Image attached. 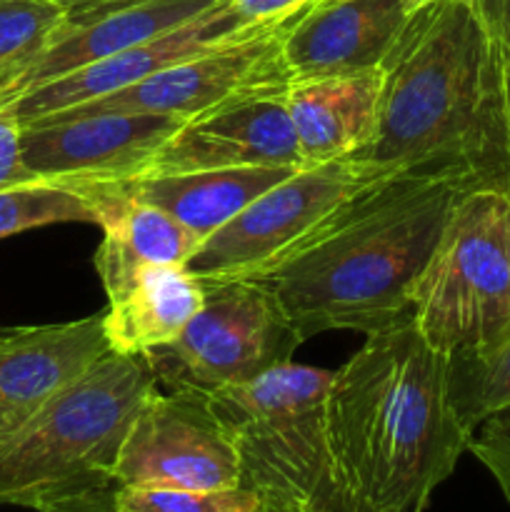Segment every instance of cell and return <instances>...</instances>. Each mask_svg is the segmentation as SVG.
I'll list each match as a JSON object with an SVG mask.
<instances>
[{
    "mask_svg": "<svg viewBox=\"0 0 510 512\" xmlns=\"http://www.w3.org/2000/svg\"><path fill=\"white\" fill-rule=\"evenodd\" d=\"M383 73L378 135L355 158L390 175L505 190L510 128L503 45L470 0L410 13Z\"/></svg>",
    "mask_w": 510,
    "mask_h": 512,
    "instance_id": "6da1fadb",
    "label": "cell"
},
{
    "mask_svg": "<svg viewBox=\"0 0 510 512\" xmlns=\"http://www.w3.org/2000/svg\"><path fill=\"white\" fill-rule=\"evenodd\" d=\"M470 438L450 395V358L413 323L370 333L333 370L328 440L345 512H425Z\"/></svg>",
    "mask_w": 510,
    "mask_h": 512,
    "instance_id": "7a4b0ae2",
    "label": "cell"
},
{
    "mask_svg": "<svg viewBox=\"0 0 510 512\" xmlns=\"http://www.w3.org/2000/svg\"><path fill=\"white\" fill-rule=\"evenodd\" d=\"M468 185L388 175L343 205L303 248L255 278L300 340L410 323V300Z\"/></svg>",
    "mask_w": 510,
    "mask_h": 512,
    "instance_id": "3957f363",
    "label": "cell"
},
{
    "mask_svg": "<svg viewBox=\"0 0 510 512\" xmlns=\"http://www.w3.org/2000/svg\"><path fill=\"white\" fill-rule=\"evenodd\" d=\"M158 385L148 360L110 353L0 440V505L40 512L115 483L125 435Z\"/></svg>",
    "mask_w": 510,
    "mask_h": 512,
    "instance_id": "277c9868",
    "label": "cell"
},
{
    "mask_svg": "<svg viewBox=\"0 0 510 512\" xmlns=\"http://www.w3.org/2000/svg\"><path fill=\"white\" fill-rule=\"evenodd\" d=\"M330 378L290 360L208 393L238 450L240 485L270 512H345L328 440Z\"/></svg>",
    "mask_w": 510,
    "mask_h": 512,
    "instance_id": "5b68a950",
    "label": "cell"
},
{
    "mask_svg": "<svg viewBox=\"0 0 510 512\" xmlns=\"http://www.w3.org/2000/svg\"><path fill=\"white\" fill-rule=\"evenodd\" d=\"M410 323L448 358L478 353L510 333V223L498 188L468 190L418 278Z\"/></svg>",
    "mask_w": 510,
    "mask_h": 512,
    "instance_id": "8992f818",
    "label": "cell"
},
{
    "mask_svg": "<svg viewBox=\"0 0 510 512\" xmlns=\"http://www.w3.org/2000/svg\"><path fill=\"white\" fill-rule=\"evenodd\" d=\"M388 175L355 155L295 170L208 235L188 268L203 283L260 278L303 248L348 200Z\"/></svg>",
    "mask_w": 510,
    "mask_h": 512,
    "instance_id": "52a82bcc",
    "label": "cell"
},
{
    "mask_svg": "<svg viewBox=\"0 0 510 512\" xmlns=\"http://www.w3.org/2000/svg\"><path fill=\"white\" fill-rule=\"evenodd\" d=\"M205 303L175 343L145 355L158 385L200 393L248 383L290 363L303 340L255 280L203 283Z\"/></svg>",
    "mask_w": 510,
    "mask_h": 512,
    "instance_id": "ba28073f",
    "label": "cell"
},
{
    "mask_svg": "<svg viewBox=\"0 0 510 512\" xmlns=\"http://www.w3.org/2000/svg\"><path fill=\"white\" fill-rule=\"evenodd\" d=\"M303 10L250 25L235 38L168 65L143 83L60 113H145L190 120L240 100L285 95L290 73L283 60V38Z\"/></svg>",
    "mask_w": 510,
    "mask_h": 512,
    "instance_id": "9c48e42d",
    "label": "cell"
},
{
    "mask_svg": "<svg viewBox=\"0 0 510 512\" xmlns=\"http://www.w3.org/2000/svg\"><path fill=\"white\" fill-rule=\"evenodd\" d=\"M118 485L243 488L240 458L208 393L155 385L140 405L118 465Z\"/></svg>",
    "mask_w": 510,
    "mask_h": 512,
    "instance_id": "30bf717a",
    "label": "cell"
},
{
    "mask_svg": "<svg viewBox=\"0 0 510 512\" xmlns=\"http://www.w3.org/2000/svg\"><path fill=\"white\" fill-rule=\"evenodd\" d=\"M220 3L225 0H93L75 5L40 48L0 70V108L85 65L180 28Z\"/></svg>",
    "mask_w": 510,
    "mask_h": 512,
    "instance_id": "8fae6325",
    "label": "cell"
},
{
    "mask_svg": "<svg viewBox=\"0 0 510 512\" xmlns=\"http://www.w3.org/2000/svg\"><path fill=\"white\" fill-rule=\"evenodd\" d=\"M185 120L145 113H53L23 125L25 165L60 185L138 178Z\"/></svg>",
    "mask_w": 510,
    "mask_h": 512,
    "instance_id": "7c38bea8",
    "label": "cell"
},
{
    "mask_svg": "<svg viewBox=\"0 0 510 512\" xmlns=\"http://www.w3.org/2000/svg\"><path fill=\"white\" fill-rule=\"evenodd\" d=\"M228 168H303L285 95L240 100L185 120L140 175Z\"/></svg>",
    "mask_w": 510,
    "mask_h": 512,
    "instance_id": "4fadbf2b",
    "label": "cell"
},
{
    "mask_svg": "<svg viewBox=\"0 0 510 512\" xmlns=\"http://www.w3.org/2000/svg\"><path fill=\"white\" fill-rule=\"evenodd\" d=\"M110 355L103 313L0 330V440Z\"/></svg>",
    "mask_w": 510,
    "mask_h": 512,
    "instance_id": "5bb4252c",
    "label": "cell"
},
{
    "mask_svg": "<svg viewBox=\"0 0 510 512\" xmlns=\"http://www.w3.org/2000/svg\"><path fill=\"white\" fill-rule=\"evenodd\" d=\"M408 18L400 0H315L285 30L290 83L383 68Z\"/></svg>",
    "mask_w": 510,
    "mask_h": 512,
    "instance_id": "9a60e30c",
    "label": "cell"
},
{
    "mask_svg": "<svg viewBox=\"0 0 510 512\" xmlns=\"http://www.w3.org/2000/svg\"><path fill=\"white\" fill-rule=\"evenodd\" d=\"M248 28L250 25L243 23L225 0L218 8L208 10V13L180 25V28L155 35L145 43L130 45V48L98 60L93 65H85V68L75 70L65 78L53 80V83L23 95L8 108H13L18 113L20 123L25 125L30 120L43 118V115L70 110L75 105L90 103V100L105 98V95L130 88V85L143 83L145 78L160 73L168 65L180 63V60L203 53L208 48H215V45L235 38V35Z\"/></svg>",
    "mask_w": 510,
    "mask_h": 512,
    "instance_id": "2e32d148",
    "label": "cell"
},
{
    "mask_svg": "<svg viewBox=\"0 0 510 512\" xmlns=\"http://www.w3.org/2000/svg\"><path fill=\"white\" fill-rule=\"evenodd\" d=\"M383 88V68L290 83L285 105L303 168L363 153L378 135Z\"/></svg>",
    "mask_w": 510,
    "mask_h": 512,
    "instance_id": "e0dca14e",
    "label": "cell"
},
{
    "mask_svg": "<svg viewBox=\"0 0 510 512\" xmlns=\"http://www.w3.org/2000/svg\"><path fill=\"white\" fill-rule=\"evenodd\" d=\"M90 200L103 230L93 265L105 295H113L145 265H188L203 240L155 205L130 198L110 183L70 185Z\"/></svg>",
    "mask_w": 510,
    "mask_h": 512,
    "instance_id": "ac0fdd59",
    "label": "cell"
},
{
    "mask_svg": "<svg viewBox=\"0 0 510 512\" xmlns=\"http://www.w3.org/2000/svg\"><path fill=\"white\" fill-rule=\"evenodd\" d=\"M205 303V285L188 265H145L103 313L110 353L145 358L175 343Z\"/></svg>",
    "mask_w": 510,
    "mask_h": 512,
    "instance_id": "d6986e66",
    "label": "cell"
},
{
    "mask_svg": "<svg viewBox=\"0 0 510 512\" xmlns=\"http://www.w3.org/2000/svg\"><path fill=\"white\" fill-rule=\"evenodd\" d=\"M300 168H228L190 173L138 175L118 180V190L155 205L193 230L200 240L243 213L255 198Z\"/></svg>",
    "mask_w": 510,
    "mask_h": 512,
    "instance_id": "ffe728a7",
    "label": "cell"
},
{
    "mask_svg": "<svg viewBox=\"0 0 510 512\" xmlns=\"http://www.w3.org/2000/svg\"><path fill=\"white\" fill-rule=\"evenodd\" d=\"M450 395L470 433L510 410V333L490 348L450 358Z\"/></svg>",
    "mask_w": 510,
    "mask_h": 512,
    "instance_id": "44dd1931",
    "label": "cell"
},
{
    "mask_svg": "<svg viewBox=\"0 0 510 512\" xmlns=\"http://www.w3.org/2000/svg\"><path fill=\"white\" fill-rule=\"evenodd\" d=\"M58 223H95V210L70 185L35 180L0 190V240Z\"/></svg>",
    "mask_w": 510,
    "mask_h": 512,
    "instance_id": "7402d4cb",
    "label": "cell"
},
{
    "mask_svg": "<svg viewBox=\"0 0 510 512\" xmlns=\"http://www.w3.org/2000/svg\"><path fill=\"white\" fill-rule=\"evenodd\" d=\"M118 503L128 512H268L263 498L248 488H158L118 485Z\"/></svg>",
    "mask_w": 510,
    "mask_h": 512,
    "instance_id": "603a6c76",
    "label": "cell"
},
{
    "mask_svg": "<svg viewBox=\"0 0 510 512\" xmlns=\"http://www.w3.org/2000/svg\"><path fill=\"white\" fill-rule=\"evenodd\" d=\"M68 10L53 0H0V70L40 48Z\"/></svg>",
    "mask_w": 510,
    "mask_h": 512,
    "instance_id": "cb8c5ba5",
    "label": "cell"
},
{
    "mask_svg": "<svg viewBox=\"0 0 510 512\" xmlns=\"http://www.w3.org/2000/svg\"><path fill=\"white\" fill-rule=\"evenodd\" d=\"M470 453L493 475L503 498L510 503V410L490 415L478 425L468 445Z\"/></svg>",
    "mask_w": 510,
    "mask_h": 512,
    "instance_id": "d4e9b609",
    "label": "cell"
},
{
    "mask_svg": "<svg viewBox=\"0 0 510 512\" xmlns=\"http://www.w3.org/2000/svg\"><path fill=\"white\" fill-rule=\"evenodd\" d=\"M40 180L25 165L23 123L13 108H0V190Z\"/></svg>",
    "mask_w": 510,
    "mask_h": 512,
    "instance_id": "484cf974",
    "label": "cell"
},
{
    "mask_svg": "<svg viewBox=\"0 0 510 512\" xmlns=\"http://www.w3.org/2000/svg\"><path fill=\"white\" fill-rule=\"evenodd\" d=\"M228 3L243 23L255 25L298 13L315 0H228Z\"/></svg>",
    "mask_w": 510,
    "mask_h": 512,
    "instance_id": "4316f807",
    "label": "cell"
},
{
    "mask_svg": "<svg viewBox=\"0 0 510 512\" xmlns=\"http://www.w3.org/2000/svg\"><path fill=\"white\" fill-rule=\"evenodd\" d=\"M40 512H128L120 508L118 503V485L110 488L90 490V493L73 495V498L58 500Z\"/></svg>",
    "mask_w": 510,
    "mask_h": 512,
    "instance_id": "83f0119b",
    "label": "cell"
},
{
    "mask_svg": "<svg viewBox=\"0 0 510 512\" xmlns=\"http://www.w3.org/2000/svg\"><path fill=\"white\" fill-rule=\"evenodd\" d=\"M470 3H473L475 13L480 15V20L488 25L490 33L498 38L500 30H503L505 15H508L510 10V0H470Z\"/></svg>",
    "mask_w": 510,
    "mask_h": 512,
    "instance_id": "f1b7e54d",
    "label": "cell"
},
{
    "mask_svg": "<svg viewBox=\"0 0 510 512\" xmlns=\"http://www.w3.org/2000/svg\"><path fill=\"white\" fill-rule=\"evenodd\" d=\"M503 98H505V118L510 128V53L503 50Z\"/></svg>",
    "mask_w": 510,
    "mask_h": 512,
    "instance_id": "f546056e",
    "label": "cell"
},
{
    "mask_svg": "<svg viewBox=\"0 0 510 512\" xmlns=\"http://www.w3.org/2000/svg\"><path fill=\"white\" fill-rule=\"evenodd\" d=\"M400 3H403V8L408 10V13H415V10L428 8V5L433 3H443V0H400Z\"/></svg>",
    "mask_w": 510,
    "mask_h": 512,
    "instance_id": "4dcf8cb0",
    "label": "cell"
},
{
    "mask_svg": "<svg viewBox=\"0 0 510 512\" xmlns=\"http://www.w3.org/2000/svg\"><path fill=\"white\" fill-rule=\"evenodd\" d=\"M498 40H500V45H503L505 53H510V10H508V15H505V23H503V30H500Z\"/></svg>",
    "mask_w": 510,
    "mask_h": 512,
    "instance_id": "1f68e13d",
    "label": "cell"
},
{
    "mask_svg": "<svg viewBox=\"0 0 510 512\" xmlns=\"http://www.w3.org/2000/svg\"><path fill=\"white\" fill-rule=\"evenodd\" d=\"M53 3H60V5H65V8H75V5L93 3V0H53Z\"/></svg>",
    "mask_w": 510,
    "mask_h": 512,
    "instance_id": "d6a6232c",
    "label": "cell"
},
{
    "mask_svg": "<svg viewBox=\"0 0 510 512\" xmlns=\"http://www.w3.org/2000/svg\"><path fill=\"white\" fill-rule=\"evenodd\" d=\"M505 200H508V223H510V178H508V183H505Z\"/></svg>",
    "mask_w": 510,
    "mask_h": 512,
    "instance_id": "836d02e7",
    "label": "cell"
},
{
    "mask_svg": "<svg viewBox=\"0 0 510 512\" xmlns=\"http://www.w3.org/2000/svg\"><path fill=\"white\" fill-rule=\"evenodd\" d=\"M323 3H325V0H323Z\"/></svg>",
    "mask_w": 510,
    "mask_h": 512,
    "instance_id": "e575fe53",
    "label": "cell"
},
{
    "mask_svg": "<svg viewBox=\"0 0 510 512\" xmlns=\"http://www.w3.org/2000/svg\"><path fill=\"white\" fill-rule=\"evenodd\" d=\"M268 512H270V510H268Z\"/></svg>",
    "mask_w": 510,
    "mask_h": 512,
    "instance_id": "d590c367",
    "label": "cell"
}]
</instances>
